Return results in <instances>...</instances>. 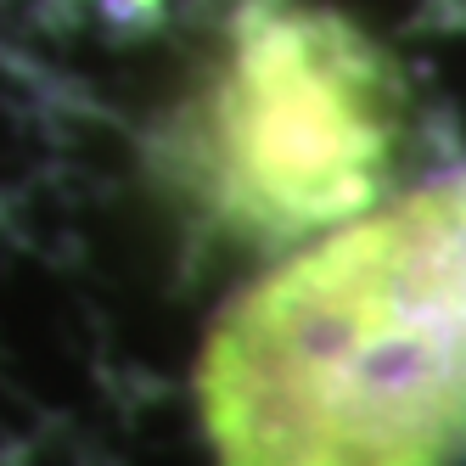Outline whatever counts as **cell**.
Segmentation results:
<instances>
[{"instance_id": "obj_1", "label": "cell", "mask_w": 466, "mask_h": 466, "mask_svg": "<svg viewBox=\"0 0 466 466\" xmlns=\"http://www.w3.org/2000/svg\"><path fill=\"white\" fill-rule=\"evenodd\" d=\"M197 399L219 466H461L466 169L253 287Z\"/></svg>"}, {"instance_id": "obj_2", "label": "cell", "mask_w": 466, "mask_h": 466, "mask_svg": "<svg viewBox=\"0 0 466 466\" xmlns=\"http://www.w3.org/2000/svg\"><path fill=\"white\" fill-rule=\"evenodd\" d=\"M399 152L388 56L343 12L242 0L191 113V175L248 237H304L365 208Z\"/></svg>"}]
</instances>
